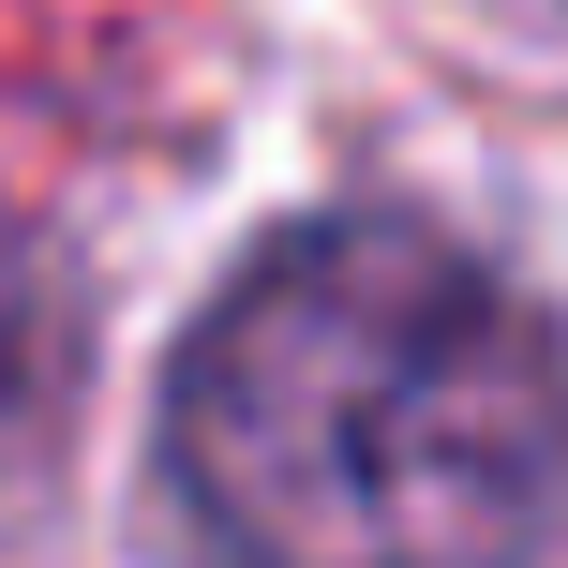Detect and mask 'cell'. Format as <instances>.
<instances>
[{
    "mask_svg": "<svg viewBox=\"0 0 568 568\" xmlns=\"http://www.w3.org/2000/svg\"><path fill=\"white\" fill-rule=\"evenodd\" d=\"M165 479L225 568H568V344L464 240L314 210L180 329Z\"/></svg>",
    "mask_w": 568,
    "mask_h": 568,
    "instance_id": "6da1fadb",
    "label": "cell"
},
{
    "mask_svg": "<svg viewBox=\"0 0 568 568\" xmlns=\"http://www.w3.org/2000/svg\"><path fill=\"white\" fill-rule=\"evenodd\" d=\"M45 404H60V300H45V255L0 225V479L45 449Z\"/></svg>",
    "mask_w": 568,
    "mask_h": 568,
    "instance_id": "7a4b0ae2",
    "label": "cell"
}]
</instances>
